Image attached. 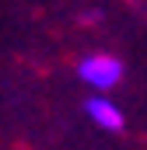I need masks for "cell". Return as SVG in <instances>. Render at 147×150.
<instances>
[{"instance_id":"1","label":"cell","mask_w":147,"mask_h":150,"mask_svg":"<svg viewBox=\"0 0 147 150\" xmlns=\"http://www.w3.org/2000/svg\"><path fill=\"white\" fill-rule=\"evenodd\" d=\"M123 77H126V67L112 52H88L77 59V80L91 94H112L123 84Z\"/></svg>"},{"instance_id":"2","label":"cell","mask_w":147,"mask_h":150,"mask_svg":"<svg viewBox=\"0 0 147 150\" xmlns=\"http://www.w3.org/2000/svg\"><path fill=\"white\" fill-rule=\"evenodd\" d=\"M84 115L91 126H98L102 133H123L126 129V112L112 101L109 94H91L84 98Z\"/></svg>"}]
</instances>
